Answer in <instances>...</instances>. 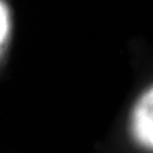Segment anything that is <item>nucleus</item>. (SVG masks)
<instances>
[{
    "mask_svg": "<svg viewBox=\"0 0 153 153\" xmlns=\"http://www.w3.org/2000/svg\"><path fill=\"white\" fill-rule=\"evenodd\" d=\"M9 32H10V16L7 4L0 0V57L7 45Z\"/></svg>",
    "mask_w": 153,
    "mask_h": 153,
    "instance_id": "2",
    "label": "nucleus"
},
{
    "mask_svg": "<svg viewBox=\"0 0 153 153\" xmlns=\"http://www.w3.org/2000/svg\"><path fill=\"white\" fill-rule=\"evenodd\" d=\"M130 133L138 146L153 152V85L134 105L130 115Z\"/></svg>",
    "mask_w": 153,
    "mask_h": 153,
    "instance_id": "1",
    "label": "nucleus"
}]
</instances>
